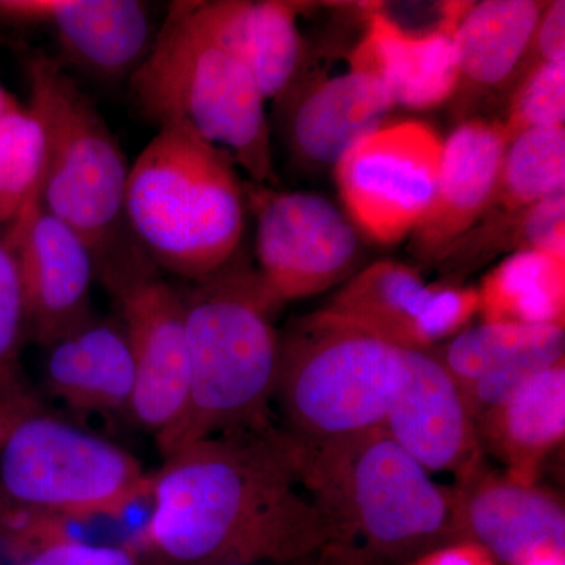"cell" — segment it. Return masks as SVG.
I'll return each mask as SVG.
<instances>
[{
	"label": "cell",
	"instance_id": "obj_22",
	"mask_svg": "<svg viewBox=\"0 0 565 565\" xmlns=\"http://www.w3.org/2000/svg\"><path fill=\"white\" fill-rule=\"evenodd\" d=\"M411 267L375 263L345 282L326 310L377 333L390 343L416 349L419 321L433 297Z\"/></svg>",
	"mask_w": 565,
	"mask_h": 565
},
{
	"label": "cell",
	"instance_id": "obj_23",
	"mask_svg": "<svg viewBox=\"0 0 565 565\" xmlns=\"http://www.w3.org/2000/svg\"><path fill=\"white\" fill-rule=\"evenodd\" d=\"M539 21L541 7L531 0H486L467 7L452 32L459 73L478 84H500L514 71Z\"/></svg>",
	"mask_w": 565,
	"mask_h": 565
},
{
	"label": "cell",
	"instance_id": "obj_21",
	"mask_svg": "<svg viewBox=\"0 0 565 565\" xmlns=\"http://www.w3.org/2000/svg\"><path fill=\"white\" fill-rule=\"evenodd\" d=\"M353 63L384 82L393 103L408 109L444 103L460 74L451 33L408 35L381 14L371 18Z\"/></svg>",
	"mask_w": 565,
	"mask_h": 565
},
{
	"label": "cell",
	"instance_id": "obj_33",
	"mask_svg": "<svg viewBox=\"0 0 565 565\" xmlns=\"http://www.w3.org/2000/svg\"><path fill=\"white\" fill-rule=\"evenodd\" d=\"M405 565H500L475 542L460 541L423 553Z\"/></svg>",
	"mask_w": 565,
	"mask_h": 565
},
{
	"label": "cell",
	"instance_id": "obj_8",
	"mask_svg": "<svg viewBox=\"0 0 565 565\" xmlns=\"http://www.w3.org/2000/svg\"><path fill=\"white\" fill-rule=\"evenodd\" d=\"M31 102L46 145L44 207L92 248L96 269L109 259L122 222L129 166L103 115L63 63L36 55L28 65Z\"/></svg>",
	"mask_w": 565,
	"mask_h": 565
},
{
	"label": "cell",
	"instance_id": "obj_6",
	"mask_svg": "<svg viewBox=\"0 0 565 565\" xmlns=\"http://www.w3.org/2000/svg\"><path fill=\"white\" fill-rule=\"evenodd\" d=\"M129 82L134 103L158 128L181 126L225 152L252 180H270L267 102L255 77L196 31L180 3H170Z\"/></svg>",
	"mask_w": 565,
	"mask_h": 565
},
{
	"label": "cell",
	"instance_id": "obj_27",
	"mask_svg": "<svg viewBox=\"0 0 565 565\" xmlns=\"http://www.w3.org/2000/svg\"><path fill=\"white\" fill-rule=\"evenodd\" d=\"M501 180L511 206H533L565 188L564 126H539L516 134L505 148Z\"/></svg>",
	"mask_w": 565,
	"mask_h": 565
},
{
	"label": "cell",
	"instance_id": "obj_7",
	"mask_svg": "<svg viewBox=\"0 0 565 565\" xmlns=\"http://www.w3.org/2000/svg\"><path fill=\"white\" fill-rule=\"evenodd\" d=\"M405 348L329 310L280 337L274 403L281 429L327 440L382 426L404 375Z\"/></svg>",
	"mask_w": 565,
	"mask_h": 565
},
{
	"label": "cell",
	"instance_id": "obj_30",
	"mask_svg": "<svg viewBox=\"0 0 565 565\" xmlns=\"http://www.w3.org/2000/svg\"><path fill=\"white\" fill-rule=\"evenodd\" d=\"M564 121L565 61L544 62L516 96L508 137L539 126H564Z\"/></svg>",
	"mask_w": 565,
	"mask_h": 565
},
{
	"label": "cell",
	"instance_id": "obj_17",
	"mask_svg": "<svg viewBox=\"0 0 565 565\" xmlns=\"http://www.w3.org/2000/svg\"><path fill=\"white\" fill-rule=\"evenodd\" d=\"M193 28L250 71L264 99L291 87L302 41L296 11L282 2H178Z\"/></svg>",
	"mask_w": 565,
	"mask_h": 565
},
{
	"label": "cell",
	"instance_id": "obj_13",
	"mask_svg": "<svg viewBox=\"0 0 565 565\" xmlns=\"http://www.w3.org/2000/svg\"><path fill=\"white\" fill-rule=\"evenodd\" d=\"M457 542L481 545L498 564L520 565L546 550L565 552L563 500L537 482L482 462L451 487Z\"/></svg>",
	"mask_w": 565,
	"mask_h": 565
},
{
	"label": "cell",
	"instance_id": "obj_31",
	"mask_svg": "<svg viewBox=\"0 0 565 565\" xmlns=\"http://www.w3.org/2000/svg\"><path fill=\"white\" fill-rule=\"evenodd\" d=\"M136 544L99 545L63 533L47 535L24 552L20 565H147Z\"/></svg>",
	"mask_w": 565,
	"mask_h": 565
},
{
	"label": "cell",
	"instance_id": "obj_16",
	"mask_svg": "<svg viewBox=\"0 0 565 565\" xmlns=\"http://www.w3.org/2000/svg\"><path fill=\"white\" fill-rule=\"evenodd\" d=\"M44 381L77 414L131 416L136 366L120 319L90 316L47 345Z\"/></svg>",
	"mask_w": 565,
	"mask_h": 565
},
{
	"label": "cell",
	"instance_id": "obj_26",
	"mask_svg": "<svg viewBox=\"0 0 565 565\" xmlns=\"http://www.w3.org/2000/svg\"><path fill=\"white\" fill-rule=\"evenodd\" d=\"M563 334L564 327L561 326L484 321L467 327L448 343L429 349V352L462 390L516 356Z\"/></svg>",
	"mask_w": 565,
	"mask_h": 565
},
{
	"label": "cell",
	"instance_id": "obj_36",
	"mask_svg": "<svg viewBox=\"0 0 565 565\" xmlns=\"http://www.w3.org/2000/svg\"><path fill=\"white\" fill-rule=\"evenodd\" d=\"M520 565H565V552L546 550V552L531 556L530 559H526L525 563Z\"/></svg>",
	"mask_w": 565,
	"mask_h": 565
},
{
	"label": "cell",
	"instance_id": "obj_14",
	"mask_svg": "<svg viewBox=\"0 0 565 565\" xmlns=\"http://www.w3.org/2000/svg\"><path fill=\"white\" fill-rule=\"evenodd\" d=\"M382 427L429 473L459 479L484 462L463 394L429 351L405 348L403 382Z\"/></svg>",
	"mask_w": 565,
	"mask_h": 565
},
{
	"label": "cell",
	"instance_id": "obj_25",
	"mask_svg": "<svg viewBox=\"0 0 565 565\" xmlns=\"http://www.w3.org/2000/svg\"><path fill=\"white\" fill-rule=\"evenodd\" d=\"M46 145L39 115L14 103L0 117V230L13 228L41 202Z\"/></svg>",
	"mask_w": 565,
	"mask_h": 565
},
{
	"label": "cell",
	"instance_id": "obj_18",
	"mask_svg": "<svg viewBox=\"0 0 565 565\" xmlns=\"http://www.w3.org/2000/svg\"><path fill=\"white\" fill-rule=\"evenodd\" d=\"M393 107L384 82L352 63L351 70L310 85L294 99L289 141L305 161L337 166L356 141L384 126Z\"/></svg>",
	"mask_w": 565,
	"mask_h": 565
},
{
	"label": "cell",
	"instance_id": "obj_12",
	"mask_svg": "<svg viewBox=\"0 0 565 565\" xmlns=\"http://www.w3.org/2000/svg\"><path fill=\"white\" fill-rule=\"evenodd\" d=\"M3 241L20 267L25 332L44 348L90 318L92 248L68 223L36 203Z\"/></svg>",
	"mask_w": 565,
	"mask_h": 565
},
{
	"label": "cell",
	"instance_id": "obj_37",
	"mask_svg": "<svg viewBox=\"0 0 565 565\" xmlns=\"http://www.w3.org/2000/svg\"><path fill=\"white\" fill-rule=\"evenodd\" d=\"M22 401L24 399L7 401L3 399V397H0V441H2L3 434H6L7 426H9L14 408H17V405L22 403Z\"/></svg>",
	"mask_w": 565,
	"mask_h": 565
},
{
	"label": "cell",
	"instance_id": "obj_4",
	"mask_svg": "<svg viewBox=\"0 0 565 565\" xmlns=\"http://www.w3.org/2000/svg\"><path fill=\"white\" fill-rule=\"evenodd\" d=\"M151 482L120 445L22 401L0 441V534L20 550L66 522L120 516Z\"/></svg>",
	"mask_w": 565,
	"mask_h": 565
},
{
	"label": "cell",
	"instance_id": "obj_3",
	"mask_svg": "<svg viewBox=\"0 0 565 565\" xmlns=\"http://www.w3.org/2000/svg\"><path fill=\"white\" fill-rule=\"evenodd\" d=\"M189 349L184 415L159 441L163 457L215 435L274 426L281 302L262 275L226 263L181 288Z\"/></svg>",
	"mask_w": 565,
	"mask_h": 565
},
{
	"label": "cell",
	"instance_id": "obj_29",
	"mask_svg": "<svg viewBox=\"0 0 565 565\" xmlns=\"http://www.w3.org/2000/svg\"><path fill=\"white\" fill-rule=\"evenodd\" d=\"M25 332L24 294L13 250L0 239V397L24 399L18 390V359Z\"/></svg>",
	"mask_w": 565,
	"mask_h": 565
},
{
	"label": "cell",
	"instance_id": "obj_38",
	"mask_svg": "<svg viewBox=\"0 0 565 565\" xmlns=\"http://www.w3.org/2000/svg\"><path fill=\"white\" fill-rule=\"evenodd\" d=\"M14 103H17V99H14L13 96L3 88L2 84H0V117H2V115L6 114Z\"/></svg>",
	"mask_w": 565,
	"mask_h": 565
},
{
	"label": "cell",
	"instance_id": "obj_5",
	"mask_svg": "<svg viewBox=\"0 0 565 565\" xmlns=\"http://www.w3.org/2000/svg\"><path fill=\"white\" fill-rule=\"evenodd\" d=\"M125 222L154 266L188 281L232 262L245 204L234 162L181 126H161L129 166Z\"/></svg>",
	"mask_w": 565,
	"mask_h": 565
},
{
	"label": "cell",
	"instance_id": "obj_35",
	"mask_svg": "<svg viewBox=\"0 0 565 565\" xmlns=\"http://www.w3.org/2000/svg\"><path fill=\"white\" fill-rule=\"evenodd\" d=\"M319 565H370L359 553L345 546L332 545L323 550Z\"/></svg>",
	"mask_w": 565,
	"mask_h": 565
},
{
	"label": "cell",
	"instance_id": "obj_11",
	"mask_svg": "<svg viewBox=\"0 0 565 565\" xmlns=\"http://www.w3.org/2000/svg\"><path fill=\"white\" fill-rule=\"evenodd\" d=\"M256 255L264 285L280 302L305 299L345 280L359 237L326 196L264 192L258 202Z\"/></svg>",
	"mask_w": 565,
	"mask_h": 565
},
{
	"label": "cell",
	"instance_id": "obj_24",
	"mask_svg": "<svg viewBox=\"0 0 565 565\" xmlns=\"http://www.w3.org/2000/svg\"><path fill=\"white\" fill-rule=\"evenodd\" d=\"M484 321L561 326L565 318V259L526 248L487 275L479 291Z\"/></svg>",
	"mask_w": 565,
	"mask_h": 565
},
{
	"label": "cell",
	"instance_id": "obj_15",
	"mask_svg": "<svg viewBox=\"0 0 565 565\" xmlns=\"http://www.w3.org/2000/svg\"><path fill=\"white\" fill-rule=\"evenodd\" d=\"M0 20L44 25L65 61L102 79L131 77L156 36L140 0H0Z\"/></svg>",
	"mask_w": 565,
	"mask_h": 565
},
{
	"label": "cell",
	"instance_id": "obj_28",
	"mask_svg": "<svg viewBox=\"0 0 565 565\" xmlns=\"http://www.w3.org/2000/svg\"><path fill=\"white\" fill-rule=\"evenodd\" d=\"M565 353V334L557 337L548 343L537 345L516 356L512 362L497 367L492 373L476 381L475 384L460 390L465 404L476 423L481 422L493 408L508 399L527 379L541 373L553 364L563 362Z\"/></svg>",
	"mask_w": 565,
	"mask_h": 565
},
{
	"label": "cell",
	"instance_id": "obj_1",
	"mask_svg": "<svg viewBox=\"0 0 565 565\" xmlns=\"http://www.w3.org/2000/svg\"><path fill=\"white\" fill-rule=\"evenodd\" d=\"M137 546L159 565L296 564L333 545L278 426L215 435L163 457Z\"/></svg>",
	"mask_w": 565,
	"mask_h": 565
},
{
	"label": "cell",
	"instance_id": "obj_2",
	"mask_svg": "<svg viewBox=\"0 0 565 565\" xmlns=\"http://www.w3.org/2000/svg\"><path fill=\"white\" fill-rule=\"evenodd\" d=\"M291 438L300 484L333 545L375 565L407 564L457 542L451 487L437 484L384 427L327 440Z\"/></svg>",
	"mask_w": 565,
	"mask_h": 565
},
{
	"label": "cell",
	"instance_id": "obj_10",
	"mask_svg": "<svg viewBox=\"0 0 565 565\" xmlns=\"http://www.w3.org/2000/svg\"><path fill=\"white\" fill-rule=\"evenodd\" d=\"M441 143L422 121L384 125L337 163L341 196L353 221L379 243L418 228L437 195Z\"/></svg>",
	"mask_w": 565,
	"mask_h": 565
},
{
	"label": "cell",
	"instance_id": "obj_9",
	"mask_svg": "<svg viewBox=\"0 0 565 565\" xmlns=\"http://www.w3.org/2000/svg\"><path fill=\"white\" fill-rule=\"evenodd\" d=\"M117 299L136 366L131 418L163 440L184 415L189 349L181 288L156 273L143 255L110 259L99 267Z\"/></svg>",
	"mask_w": 565,
	"mask_h": 565
},
{
	"label": "cell",
	"instance_id": "obj_20",
	"mask_svg": "<svg viewBox=\"0 0 565 565\" xmlns=\"http://www.w3.org/2000/svg\"><path fill=\"white\" fill-rule=\"evenodd\" d=\"M508 139L505 129L486 121L463 122L448 137L433 210L418 226L424 241L451 239L484 210L501 178Z\"/></svg>",
	"mask_w": 565,
	"mask_h": 565
},
{
	"label": "cell",
	"instance_id": "obj_19",
	"mask_svg": "<svg viewBox=\"0 0 565 565\" xmlns=\"http://www.w3.org/2000/svg\"><path fill=\"white\" fill-rule=\"evenodd\" d=\"M482 452H490L505 473L537 482L542 465L565 437V362L527 379L508 399L476 423Z\"/></svg>",
	"mask_w": 565,
	"mask_h": 565
},
{
	"label": "cell",
	"instance_id": "obj_32",
	"mask_svg": "<svg viewBox=\"0 0 565 565\" xmlns=\"http://www.w3.org/2000/svg\"><path fill=\"white\" fill-rule=\"evenodd\" d=\"M565 192H557L531 206L525 236L531 248L565 259Z\"/></svg>",
	"mask_w": 565,
	"mask_h": 565
},
{
	"label": "cell",
	"instance_id": "obj_39",
	"mask_svg": "<svg viewBox=\"0 0 565 565\" xmlns=\"http://www.w3.org/2000/svg\"><path fill=\"white\" fill-rule=\"evenodd\" d=\"M322 555V553H321ZM321 555H318L313 557V559L310 561H303V563H296V564H275V563H233V564H222V565H319V557Z\"/></svg>",
	"mask_w": 565,
	"mask_h": 565
},
{
	"label": "cell",
	"instance_id": "obj_34",
	"mask_svg": "<svg viewBox=\"0 0 565 565\" xmlns=\"http://www.w3.org/2000/svg\"><path fill=\"white\" fill-rule=\"evenodd\" d=\"M537 44L545 62L565 61V2L556 0L537 25Z\"/></svg>",
	"mask_w": 565,
	"mask_h": 565
}]
</instances>
